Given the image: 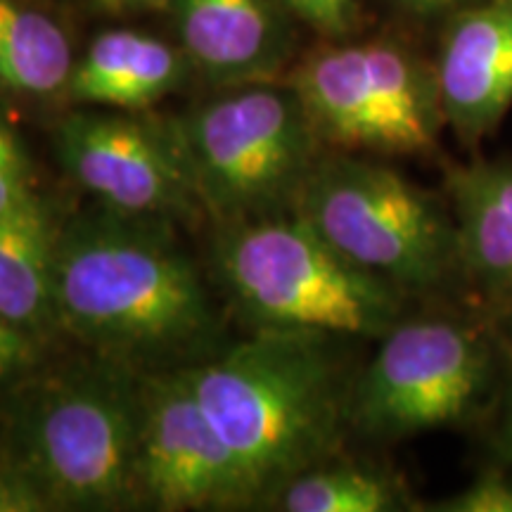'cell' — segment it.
<instances>
[{
	"label": "cell",
	"instance_id": "8",
	"mask_svg": "<svg viewBox=\"0 0 512 512\" xmlns=\"http://www.w3.org/2000/svg\"><path fill=\"white\" fill-rule=\"evenodd\" d=\"M290 86L325 150L439 155L446 121L434 60L399 38L328 41L299 62Z\"/></svg>",
	"mask_w": 512,
	"mask_h": 512
},
{
	"label": "cell",
	"instance_id": "21",
	"mask_svg": "<svg viewBox=\"0 0 512 512\" xmlns=\"http://www.w3.org/2000/svg\"><path fill=\"white\" fill-rule=\"evenodd\" d=\"M53 503L27 470L5 460L0 465V512H46Z\"/></svg>",
	"mask_w": 512,
	"mask_h": 512
},
{
	"label": "cell",
	"instance_id": "24",
	"mask_svg": "<svg viewBox=\"0 0 512 512\" xmlns=\"http://www.w3.org/2000/svg\"><path fill=\"white\" fill-rule=\"evenodd\" d=\"M392 3L406 12V15L418 19H434V22L441 24L448 15L475 3V0H392Z\"/></svg>",
	"mask_w": 512,
	"mask_h": 512
},
{
	"label": "cell",
	"instance_id": "11",
	"mask_svg": "<svg viewBox=\"0 0 512 512\" xmlns=\"http://www.w3.org/2000/svg\"><path fill=\"white\" fill-rule=\"evenodd\" d=\"M434 74L446 128L477 150L512 110V0H475L448 15Z\"/></svg>",
	"mask_w": 512,
	"mask_h": 512
},
{
	"label": "cell",
	"instance_id": "4",
	"mask_svg": "<svg viewBox=\"0 0 512 512\" xmlns=\"http://www.w3.org/2000/svg\"><path fill=\"white\" fill-rule=\"evenodd\" d=\"M292 211L408 299L470 304L444 190L422 188L373 155L325 150Z\"/></svg>",
	"mask_w": 512,
	"mask_h": 512
},
{
	"label": "cell",
	"instance_id": "13",
	"mask_svg": "<svg viewBox=\"0 0 512 512\" xmlns=\"http://www.w3.org/2000/svg\"><path fill=\"white\" fill-rule=\"evenodd\" d=\"M280 0H174L178 38L192 67L219 83L268 81L290 55Z\"/></svg>",
	"mask_w": 512,
	"mask_h": 512
},
{
	"label": "cell",
	"instance_id": "26",
	"mask_svg": "<svg viewBox=\"0 0 512 512\" xmlns=\"http://www.w3.org/2000/svg\"><path fill=\"white\" fill-rule=\"evenodd\" d=\"M486 313L491 316V323H494L498 337H501L503 347H505V351H508V356L512 361V294Z\"/></svg>",
	"mask_w": 512,
	"mask_h": 512
},
{
	"label": "cell",
	"instance_id": "17",
	"mask_svg": "<svg viewBox=\"0 0 512 512\" xmlns=\"http://www.w3.org/2000/svg\"><path fill=\"white\" fill-rule=\"evenodd\" d=\"M271 503L285 512H401L415 508L406 484L394 472L358 460H339V456L299 472L275 491Z\"/></svg>",
	"mask_w": 512,
	"mask_h": 512
},
{
	"label": "cell",
	"instance_id": "10",
	"mask_svg": "<svg viewBox=\"0 0 512 512\" xmlns=\"http://www.w3.org/2000/svg\"><path fill=\"white\" fill-rule=\"evenodd\" d=\"M55 152L62 169L117 214L174 223L204 211L171 124L76 112L57 126Z\"/></svg>",
	"mask_w": 512,
	"mask_h": 512
},
{
	"label": "cell",
	"instance_id": "6",
	"mask_svg": "<svg viewBox=\"0 0 512 512\" xmlns=\"http://www.w3.org/2000/svg\"><path fill=\"white\" fill-rule=\"evenodd\" d=\"M214 264L230 299L259 328L380 339L413 302L294 211L221 226Z\"/></svg>",
	"mask_w": 512,
	"mask_h": 512
},
{
	"label": "cell",
	"instance_id": "14",
	"mask_svg": "<svg viewBox=\"0 0 512 512\" xmlns=\"http://www.w3.org/2000/svg\"><path fill=\"white\" fill-rule=\"evenodd\" d=\"M188 57L162 38L131 29L100 34L76 60L67 95L83 105L138 112L183 81Z\"/></svg>",
	"mask_w": 512,
	"mask_h": 512
},
{
	"label": "cell",
	"instance_id": "2",
	"mask_svg": "<svg viewBox=\"0 0 512 512\" xmlns=\"http://www.w3.org/2000/svg\"><path fill=\"white\" fill-rule=\"evenodd\" d=\"M344 337L261 328L223 354L185 366L192 392L214 430L235 453L256 498L299 472L337 456L347 427L354 373Z\"/></svg>",
	"mask_w": 512,
	"mask_h": 512
},
{
	"label": "cell",
	"instance_id": "1",
	"mask_svg": "<svg viewBox=\"0 0 512 512\" xmlns=\"http://www.w3.org/2000/svg\"><path fill=\"white\" fill-rule=\"evenodd\" d=\"M57 328L95 356L145 373L211 347L219 320L171 223L100 207L57 228Z\"/></svg>",
	"mask_w": 512,
	"mask_h": 512
},
{
	"label": "cell",
	"instance_id": "18",
	"mask_svg": "<svg viewBox=\"0 0 512 512\" xmlns=\"http://www.w3.org/2000/svg\"><path fill=\"white\" fill-rule=\"evenodd\" d=\"M425 510L432 512H512L510 467L489 463L456 494L439 498Z\"/></svg>",
	"mask_w": 512,
	"mask_h": 512
},
{
	"label": "cell",
	"instance_id": "19",
	"mask_svg": "<svg viewBox=\"0 0 512 512\" xmlns=\"http://www.w3.org/2000/svg\"><path fill=\"white\" fill-rule=\"evenodd\" d=\"M280 5L325 41L356 36L363 24L361 0H280Z\"/></svg>",
	"mask_w": 512,
	"mask_h": 512
},
{
	"label": "cell",
	"instance_id": "9",
	"mask_svg": "<svg viewBox=\"0 0 512 512\" xmlns=\"http://www.w3.org/2000/svg\"><path fill=\"white\" fill-rule=\"evenodd\" d=\"M136 508L238 510L259 503L247 472L214 430L181 368L143 373Z\"/></svg>",
	"mask_w": 512,
	"mask_h": 512
},
{
	"label": "cell",
	"instance_id": "16",
	"mask_svg": "<svg viewBox=\"0 0 512 512\" xmlns=\"http://www.w3.org/2000/svg\"><path fill=\"white\" fill-rule=\"evenodd\" d=\"M72 41L55 17L27 0H0V88L24 98L67 93Z\"/></svg>",
	"mask_w": 512,
	"mask_h": 512
},
{
	"label": "cell",
	"instance_id": "23",
	"mask_svg": "<svg viewBox=\"0 0 512 512\" xmlns=\"http://www.w3.org/2000/svg\"><path fill=\"white\" fill-rule=\"evenodd\" d=\"M38 361V339L0 318V384L29 373Z\"/></svg>",
	"mask_w": 512,
	"mask_h": 512
},
{
	"label": "cell",
	"instance_id": "22",
	"mask_svg": "<svg viewBox=\"0 0 512 512\" xmlns=\"http://www.w3.org/2000/svg\"><path fill=\"white\" fill-rule=\"evenodd\" d=\"M479 427H484L491 463L512 467V370L501 394H498L494 408Z\"/></svg>",
	"mask_w": 512,
	"mask_h": 512
},
{
	"label": "cell",
	"instance_id": "25",
	"mask_svg": "<svg viewBox=\"0 0 512 512\" xmlns=\"http://www.w3.org/2000/svg\"><path fill=\"white\" fill-rule=\"evenodd\" d=\"M174 0H95L98 10L107 15H133V12H152L171 8Z\"/></svg>",
	"mask_w": 512,
	"mask_h": 512
},
{
	"label": "cell",
	"instance_id": "7",
	"mask_svg": "<svg viewBox=\"0 0 512 512\" xmlns=\"http://www.w3.org/2000/svg\"><path fill=\"white\" fill-rule=\"evenodd\" d=\"M171 128L202 209L221 226L292 211L325 152L290 83L221 95Z\"/></svg>",
	"mask_w": 512,
	"mask_h": 512
},
{
	"label": "cell",
	"instance_id": "12",
	"mask_svg": "<svg viewBox=\"0 0 512 512\" xmlns=\"http://www.w3.org/2000/svg\"><path fill=\"white\" fill-rule=\"evenodd\" d=\"M467 302L489 311L512 294V159L444 162Z\"/></svg>",
	"mask_w": 512,
	"mask_h": 512
},
{
	"label": "cell",
	"instance_id": "15",
	"mask_svg": "<svg viewBox=\"0 0 512 512\" xmlns=\"http://www.w3.org/2000/svg\"><path fill=\"white\" fill-rule=\"evenodd\" d=\"M55 238L36 195L0 216V318L36 339L57 328Z\"/></svg>",
	"mask_w": 512,
	"mask_h": 512
},
{
	"label": "cell",
	"instance_id": "3",
	"mask_svg": "<svg viewBox=\"0 0 512 512\" xmlns=\"http://www.w3.org/2000/svg\"><path fill=\"white\" fill-rule=\"evenodd\" d=\"M377 342L347 401V427L370 441L479 427L512 370L491 316L475 304L406 313Z\"/></svg>",
	"mask_w": 512,
	"mask_h": 512
},
{
	"label": "cell",
	"instance_id": "5",
	"mask_svg": "<svg viewBox=\"0 0 512 512\" xmlns=\"http://www.w3.org/2000/svg\"><path fill=\"white\" fill-rule=\"evenodd\" d=\"M143 373L95 356L31 387L10 422V463L53 510L136 508Z\"/></svg>",
	"mask_w": 512,
	"mask_h": 512
},
{
	"label": "cell",
	"instance_id": "20",
	"mask_svg": "<svg viewBox=\"0 0 512 512\" xmlns=\"http://www.w3.org/2000/svg\"><path fill=\"white\" fill-rule=\"evenodd\" d=\"M31 195L29 159L17 133L0 117V216L27 202Z\"/></svg>",
	"mask_w": 512,
	"mask_h": 512
}]
</instances>
